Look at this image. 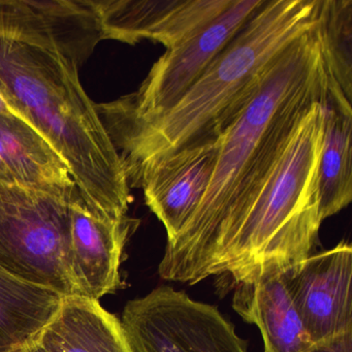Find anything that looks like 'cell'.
I'll return each instance as SVG.
<instances>
[{"label": "cell", "instance_id": "cell-4", "mask_svg": "<svg viewBox=\"0 0 352 352\" xmlns=\"http://www.w3.org/2000/svg\"><path fill=\"white\" fill-rule=\"evenodd\" d=\"M0 96L69 166L76 188L98 215H127L131 188L120 156L61 53L0 36Z\"/></svg>", "mask_w": 352, "mask_h": 352}, {"label": "cell", "instance_id": "cell-8", "mask_svg": "<svg viewBox=\"0 0 352 352\" xmlns=\"http://www.w3.org/2000/svg\"><path fill=\"white\" fill-rule=\"evenodd\" d=\"M316 352H352V247L342 241L282 271Z\"/></svg>", "mask_w": 352, "mask_h": 352}, {"label": "cell", "instance_id": "cell-9", "mask_svg": "<svg viewBox=\"0 0 352 352\" xmlns=\"http://www.w3.org/2000/svg\"><path fill=\"white\" fill-rule=\"evenodd\" d=\"M0 36L57 51L78 67L104 41L91 0H0Z\"/></svg>", "mask_w": 352, "mask_h": 352}, {"label": "cell", "instance_id": "cell-14", "mask_svg": "<svg viewBox=\"0 0 352 352\" xmlns=\"http://www.w3.org/2000/svg\"><path fill=\"white\" fill-rule=\"evenodd\" d=\"M0 183L48 190L75 186L63 158L14 112L0 114Z\"/></svg>", "mask_w": 352, "mask_h": 352}, {"label": "cell", "instance_id": "cell-10", "mask_svg": "<svg viewBox=\"0 0 352 352\" xmlns=\"http://www.w3.org/2000/svg\"><path fill=\"white\" fill-rule=\"evenodd\" d=\"M69 265L80 296L100 300L121 286L123 251L137 220L109 218L88 207L74 187L69 197Z\"/></svg>", "mask_w": 352, "mask_h": 352}, {"label": "cell", "instance_id": "cell-13", "mask_svg": "<svg viewBox=\"0 0 352 352\" xmlns=\"http://www.w3.org/2000/svg\"><path fill=\"white\" fill-rule=\"evenodd\" d=\"M232 307L263 336V352H316L282 272L234 285Z\"/></svg>", "mask_w": 352, "mask_h": 352}, {"label": "cell", "instance_id": "cell-3", "mask_svg": "<svg viewBox=\"0 0 352 352\" xmlns=\"http://www.w3.org/2000/svg\"><path fill=\"white\" fill-rule=\"evenodd\" d=\"M325 16L323 8L320 22L276 56L252 100L222 133L209 188L186 226L166 243L160 277L207 241L226 212L265 176L300 116L327 98L335 77Z\"/></svg>", "mask_w": 352, "mask_h": 352}, {"label": "cell", "instance_id": "cell-6", "mask_svg": "<svg viewBox=\"0 0 352 352\" xmlns=\"http://www.w3.org/2000/svg\"><path fill=\"white\" fill-rule=\"evenodd\" d=\"M133 352H248L217 307L162 285L125 305L121 318Z\"/></svg>", "mask_w": 352, "mask_h": 352}, {"label": "cell", "instance_id": "cell-2", "mask_svg": "<svg viewBox=\"0 0 352 352\" xmlns=\"http://www.w3.org/2000/svg\"><path fill=\"white\" fill-rule=\"evenodd\" d=\"M322 13L323 0H263L172 108L146 118L98 114L129 188L156 162L219 139L252 100L276 56L314 28Z\"/></svg>", "mask_w": 352, "mask_h": 352}, {"label": "cell", "instance_id": "cell-18", "mask_svg": "<svg viewBox=\"0 0 352 352\" xmlns=\"http://www.w3.org/2000/svg\"><path fill=\"white\" fill-rule=\"evenodd\" d=\"M12 112H13V111L10 109L9 106H8L5 98L0 96V114H9V113Z\"/></svg>", "mask_w": 352, "mask_h": 352}, {"label": "cell", "instance_id": "cell-11", "mask_svg": "<svg viewBox=\"0 0 352 352\" xmlns=\"http://www.w3.org/2000/svg\"><path fill=\"white\" fill-rule=\"evenodd\" d=\"M104 40L135 45L153 41L166 49L226 11L232 0H91Z\"/></svg>", "mask_w": 352, "mask_h": 352}, {"label": "cell", "instance_id": "cell-19", "mask_svg": "<svg viewBox=\"0 0 352 352\" xmlns=\"http://www.w3.org/2000/svg\"><path fill=\"white\" fill-rule=\"evenodd\" d=\"M19 352H45L44 350L41 348V346L38 345V343L32 344V345L28 346V347L24 348L23 350Z\"/></svg>", "mask_w": 352, "mask_h": 352}, {"label": "cell", "instance_id": "cell-16", "mask_svg": "<svg viewBox=\"0 0 352 352\" xmlns=\"http://www.w3.org/2000/svg\"><path fill=\"white\" fill-rule=\"evenodd\" d=\"M36 343L45 352H133L120 319L78 296L63 298Z\"/></svg>", "mask_w": 352, "mask_h": 352}, {"label": "cell", "instance_id": "cell-17", "mask_svg": "<svg viewBox=\"0 0 352 352\" xmlns=\"http://www.w3.org/2000/svg\"><path fill=\"white\" fill-rule=\"evenodd\" d=\"M63 298L0 267V352H19L38 342L60 309Z\"/></svg>", "mask_w": 352, "mask_h": 352}, {"label": "cell", "instance_id": "cell-7", "mask_svg": "<svg viewBox=\"0 0 352 352\" xmlns=\"http://www.w3.org/2000/svg\"><path fill=\"white\" fill-rule=\"evenodd\" d=\"M263 3V0H232V5L217 17L197 28L176 46L166 49L137 91L113 102L96 104L98 114L146 118L172 108Z\"/></svg>", "mask_w": 352, "mask_h": 352}, {"label": "cell", "instance_id": "cell-5", "mask_svg": "<svg viewBox=\"0 0 352 352\" xmlns=\"http://www.w3.org/2000/svg\"><path fill=\"white\" fill-rule=\"evenodd\" d=\"M74 187L48 190L0 183V267L65 298L81 296L69 265Z\"/></svg>", "mask_w": 352, "mask_h": 352}, {"label": "cell", "instance_id": "cell-15", "mask_svg": "<svg viewBox=\"0 0 352 352\" xmlns=\"http://www.w3.org/2000/svg\"><path fill=\"white\" fill-rule=\"evenodd\" d=\"M352 98L337 82L323 102V139L318 164L319 212L322 221L352 199Z\"/></svg>", "mask_w": 352, "mask_h": 352}, {"label": "cell", "instance_id": "cell-12", "mask_svg": "<svg viewBox=\"0 0 352 352\" xmlns=\"http://www.w3.org/2000/svg\"><path fill=\"white\" fill-rule=\"evenodd\" d=\"M221 145L215 141L177 152L150 166L133 188L143 189L145 203L164 224L173 242L199 209L213 177Z\"/></svg>", "mask_w": 352, "mask_h": 352}, {"label": "cell", "instance_id": "cell-1", "mask_svg": "<svg viewBox=\"0 0 352 352\" xmlns=\"http://www.w3.org/2000/svg\"><path fill=\"white\" fill-rule=\"evenodd\" d=\"M324 102H314L300 116L261 180L197 251L162 279L195 285L224 276L236 285L284 271L315 253L323 222L318 164Z\"/></svg>", "mask_w": 352, "mask_h": 352}]
</instances>
